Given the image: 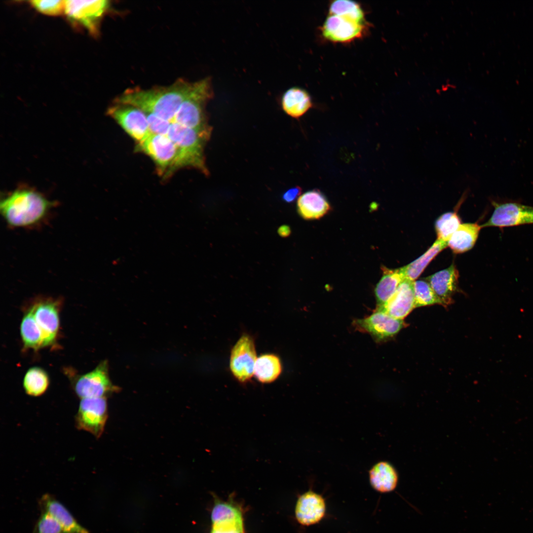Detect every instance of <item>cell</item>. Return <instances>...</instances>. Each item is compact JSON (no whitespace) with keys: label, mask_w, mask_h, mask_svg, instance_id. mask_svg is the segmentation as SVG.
<instances>
[{"label":"cell","mask_w":533,"mask_h":533,"mask_svg":"<svg viewBox=\"0 0 533 533\" xmlns=\"http://www.w3.org/2000/svg\"><path fill=\"white\" fill-rule=\"evenodd\" d=\"M195 82L178 79L170 85L144 89L130 88L114 100V103L131 105L146 113L155 114L172 121L182 103L192 91Z\"/></svg>","instance_id":"6da1fadb"},{"label":"cell","mask_w":533,"mask_h":533,"mask_svg":"<svg viewBox=\"0 0 533 533\" xmlns=\"http://www.w3.org/2000/svg\"><path fill=\"white\" fill-rule=\"evenodd\" d=\"M54 205L42 193L23 187L8 193L1 200L0 211L9 226L26 228L42 221Z\"/></svg>","instance_id":"7a4b0ae2"},{"label":"cell","mask_w":533,"mask_h":533,"mask_svg":"<svg viewBox=\"0 0 533 533\" xmlns=\"http://www.w3.org/2000/svg\"><path fill=\"white\" fill-rule=\"evenodd\" d=\"M211 135V133L200 132L175 122L171 123L167 136L175 144L177 150L172 174L178 170L188 168L196 169L205 176L209 175L204 148Z\"/></svg>","instance_id":"3957f363"},{"label":"cell","mask_w":533,"mask_h":533,"mask_svg":"<svg viewBox=\"0 0 533 533\" xmlns=\"http://www.w3.org/2000/svg\"><path fill=\"white\" fill-rule=\"evenodd\" d=\"M214 93L211 78L208 76L195 82L190 94L182 103L172 122L200 132H212L206 107Z\"/></svg>","instance_id":"277c9868"},{"label":"cell","mask_w":533,"mask_h":533,"mask_svg":"<svg viewBox=\"0 0 533 533\" xmlns=\"http://www.w3.org/2000/svg\"><path fill=\"white\" fill-rule=\"evenodd\" d=\"M135 150L146 154L152 159L157 174L163 179L172 175L177 150L167 135L151 134L143 141L137 144Z\"/></svg>","instance_id":"5b68a950"},{"label":"cell","mask_w":533,"mask_h":533,"mask_svg":"<svg viewBox=\"0 0 533 533\" xmlns=\"http://www.w3.org/2000/svg\"><path fill=\"white\" fill-rule=\"evenodd\" d=\"M109 6V1L105 0H65V13L73 23L83 26L96 36L99 22Z\"/></svg>","instance_id":"8992f818"},{"label":"cell","mask_w":533,"mask_h":533,"mask_svg":"<svg viewBox=\"0 0 533 533\" xmlns=\"http://www.w3.org/2000/svg\"><path fill=\"white\" fill-rule=\"evenodd\" d=\"M107 114L133 139L137 144L145 140L151 134L146 113L135 107L114 103Z\"/></svg>","instance_id":"52a82bcc"},{"label":"cell","mask_w":533,"mask_h":533,"mask_svg":"<svg viewBox=\"0 0 533 533\" xmlns=\"http://www.w3.org/2000/svg\"><path fill=\"white\" fill-rule=\"evenodd\" d=\"M107 412L105 397L81 399L75 416L76 426L99 438L104 430Z\"/></svg>","instance_id":"ba28073f"},{"label":"cell","mask_w":533,"mask_h":533,"mask_svg":"<svg viewBox=\"0 0 533 533\" xmlns=\"http://www.w3.org/2000/svg\"><path fill=\"white\" fill-rule=\"evenodd\" d=\"M210 533H244L242 510L230 497L227 501L214 496Z\"/></svg>","instance_id":"9c48e42d"},{"label":"cell","mask_w":533,"mask_h":533,"mask_svg":"<svg viewBox=\"0 0 533 533\" xmlns=\"http://www.w3.org/2000/svg\"><path fill=\"white\" fill-rule=\"evenodd\" d=\"M257 359L254 339L242 335L231 351L229 366L233 376L242 383L249 381L254 375Z\"/></svg>","instance_id":"30bf717a"},{"label":"cell","mask_w":533,"mask_h":533,"mask_svg":"<svg viewBox=\"0 0 533 533\" xmlns=\"http://www.w3.org/2000/svg\"><path fill=\"white\" fill-rule=\"evenodd\" d=\"M73 387L76 395L81 399L105 397L114 390L109 377L107 362H102L91 372L78 376Z\"/></svg>","instance_id":"8fae6325"},{"label":"cell","mask_w":533,"mask_h":533,"mask_svg":"<svg viewBox=\"0 0 533 533\" xmlns=\"http://www.w3.org/2000/svg\"><path fill=\"white\" fill-rule=\"evenodd\" d=\"M353 324L358 330L371 335L378 342L391 339L406 327L403 320L395 318L378 310H375L368 317L355 320Z\"/></svg>","instance_id":"7c38bea8"},{"label":"cell","mask_w":533,"mask_h":533,"mask_svg":"<svg viewBox=\"0 0 533 533\" xmlns=\"http://www.w3.org/2000/svg\"><path fill=\"white\" fill-rule=\"evenodd\" d=\"M494 211L490 219L481 228H499L533 224V207L517 203L499 204L493 202Z\"/></svg>","instance_id":"4fadbf2b"},{"label":"cell","mask_w":533,"mask_h":533,"mask_svg":"<svg viewBox=\"0 0 533 533\" xmlns=\"http://www.w3.org/2000/svg\"><path fill=\"white\" fill-rule=\"evenodd\" d=\"M366 23L349 18L329 14L321 27L322 34L327 40L347 42L363 36Z\"/></svg>","instance_id":"5bb4252c"},{"label":"cell","mask_w":533,"mask_h":533,"mask_svg":"<svg viewBox=\"0 0 533 533\" xmlns=\"http://www.w3.org/2000/svg\"><path fill=\"white\" fill-rule=\"evenodd\" d=\"M31 307L35 319L43 333L44 346L52 344L59 329V303L52 300H40Z\"/></svg>","instance_id":"9a60e30c"},{"label":"cell","mask_w":533,"mask_h":533,"mask_svg":"<svg viewBox=\"0 0 533 533\" xmlns=\"http://www.w3.org/2000/svg\"><path fill=\"white\" fill-rule=\"evenodd\" d=\"M413 282L405 278L390 300L376 310L384 312L395 318L403 320L416 308Z\"/></svg>","instance_id":"2e32d148"},{"label":"cell","mask_w":533,"mask_h":533,"mask_svg":"<svg viewBox=\"0 0 533 533\" xmlns=\"http://www.w3.org/2000/svg\"><path fill=\"white\" fill-rule=\"evenodd\" d=\"M38 506L41 512L48 513L59 523L65 533H89L53 495H43L38 501Z\"/></svg>","instance_id":"e0dca14e"},{"label":"cell","mask_w":533,"mask_h":533,"mask_svg":"<svg viewBox=\"0 0 533 533\" xmlns=\"http://www.w3.org/2000/svg\"><path fill=\"white\" fill-rule=\"evenodd\" d=\"M458 277V271L453 264L426 278L440 305L447 306L453 302V296L457 290Z\"/></svg>","instance_id":"ac0fdd59"},{"label":"cell","mask_w":533,"mask_h":533,"mask_svg":"<svg viewBox=\"0 0 533 533\" xmlns=\"http://www.w3.org/2000/svg\"><path fill=\"white\" fill-rule=\"evenodd\" d=\"M325 509L322 496L310 490L298 498L295 508L296 517L303 525H313L323 518Z\"/></svg>","instance_id":"d6986e66"},{"label":"cell","mask_w":533,"mask_h":533,"mask_svg":"<svg viewBox=\"0 0 533 533\" xmlns=\"http://www.w3.org/2000/svg\"><path fill=\"white\" fill-rule=\"evenodd\" d=\"M325 196L319 190H313L301 195L297 200V210L305 220L319 219L331 210Z\"/></svg>","instance_id":"ffe728a7"},{"label":"cell","mask_w":533,"mask_h":533,"mask_svg":"<svg viewBox=\"0 0 533 533\" xmlns=\"http://www.w3.org/2000/svg\"><path fill=\"white\" fill-rule=\"evenodd\" d=\"M281 105L287 114L294 118H299L312 107V101L306 90L300 87H293L283 93Z\"/></svg>","instance_id":"44dd1931"},{"label":"cell","mask_w":533,"mask_h":533,"mask_svg":"<svg viewBox=\"0 0 533 533\" xmlns=\"http://www.w3.org/2000/svg\"><path fill=\"white\" fill-rule=\"evenodd\" d=\"M371 486L381 493L393 491L398 481L397 472L394 467L386 461H381L374 465L369 471Z\"/></svg>","instance_id":"7402d4cb"},{"label":"cell","mask_w":533,"mask_h":533,"mask_svg":"<svg viewBox=\"0 0 533 533\" xmlns=\"http://www.w3.org/2000/svg\"><path fill=\"white\" fill-rule=\"evenodd\" d=\"M381 269L382 276L375 290L377 308L383 306L390 300L405 279L400 268L389 269L382 266Z\"/></svg>","instance_id":"603a6c76"},{"label":"cell","mask_w":533,"mask_h":533,"mask_svg":"<svg viewBox=\"0 0 533 533\" xmlns=\"http://www.w3.org/2000/svg\"><path fill=\"white\" fill-rule=\"evenodd\" d=\"M481 226L477 223L460 224L448 241V246L455 253H462L470 250L475 244Z\"/></svg>","instance_id":"cb8c5ba5"},{"label":"cell","mask_w":533,"mask_h":533,"mask_svg":"<svg viewBox=\"0 0 533 533\" xmlns=\"http://www.w3.org/2000/svg\"><path fill=\"white\" fill-rule=\"evenodd\" d=\"M447 246V242L437 239L423 254L409 264L400 268L404 278L414 281L430 262Z\"/></svg>","instance_id":"d4e9b609"},{"label":"cell","mask_w":533,"mask_h":533,"mask_svg":"<svg viewBox=\"0 0 533 533\" xmlns=\"http://www.w3.org/2000/svg\"><path fill=\"white\" fill-rule=\"evenodd\" d=\"M20 334L24 348L37 350L45 347L43 333L35 319L31 307L22 319Z\"/></svg>","instance_id":"484cf974"},{"label":"cell","mask_w":533,"mask_h":533,"mask_svg":"<svg viewBox=\"0 0 533 533\" xmlns=\"http://www.w3.org/2000/svg\"><path fill=\"white\" fill-rule=\"evenodd\" d=\"M282 371L279 357L272 354H265L256 360L254 375L261 382L270 383L276 380Z\"/></svg>","instance_id":"4316f807"},{"label":"cell","mask_w":533,"mask_h":533,"mask_svg":"<svg viewBox=\"0 0 533 533\" xmlns=\"http://www.w3.org/2000/svg\"><path fill=\"white\" fill-rule=\"evenodd\" d=\"M49 383L47 373L40 367L30 368L24 377V390L28 395L32 396L37 397L42 395L47 390Z\"/></svg>","instance_id":"83f0119b"},{"label":"cell","mask_w":533,"mask_h":533,"mask_svg":"<svg viewBox=\"0 0 533 533\" xmlns=\"http://www.w3.org/2000/svg\"><path fill=\"white\" fill-rule=\"evenodd\" d=\"M329 11L330 14L343 16L359 22L366 23L362 8L354 1L335 0L331 3Z\"/></svg>","instance_id":"f1b7e54d"},{"label":"cell","mask_w":533,"mask_h":533,"mask_svg":"<svg viewBox=\"0 0 533 533\" xmlns=\"http://www.w3.org/2000/svg\"><path fill=\"white\" fill-rule=\"evenodd\" d=\"M461 221L456 212H449L441 215L437 219L435 228L438 239L448 241L460 226Z\"/></svg>","instance_id":"f546056e"},{"label":"cell","mask_w":533,"mask_h":533,"mask_svg":"<svg viewBox=\"0 0 533 533\" xmlns=\"http://www.w3.org/2000/svg\"><path fill=\"white\" fill-rule=\"evenodd\" d=\"M413 288L416 307L435 304L440 305V302L426 279L414 281Z\"/></svg>","instance_id":"4dcf8cb0"},{"label":"cell","mask_w":533,"mask_h":533,"mask_svg":"<svg viewBox=\"0 0 533 533\" xmlns=\"http://www.w3.org/2000/svg\"><path fill=\"white\" fill-rule=\"evenodd\" d=\"M38 12L49 16H57L65 12V0H34L30 1Z\"/></svg>","instance_id":"1f68e13d"},{"label":"cell","mask_w":533,"mask_h":533,"mask_svg":"<svg viewBox=\"0 0 533 533\" xmlns=\"http://www.w3.org/2000/svg\"><path fill=\"white\" fill-rule=\"evenodd\" d=\"M32 533H65L59 523L47 513L41 512Z\"/></svg>","instance_id":"d6a6232c"},{"label":"cell","mask_w":533,"mask_h":533,"mask_svg":"<svg viewBox=\"0 0 533 533\" xmlns=\"http://www.w3.org/2000/svg\"><path fill=\"white\" fill-rule=\"evenodd\" d=\"M146 114L149 129L151 134L167 135L171 121L152 114L146 113Z\"/></svg>","instance_id":"836d02e7"},{"label":"cell","mask_w":533,"mask_h":533,"mask_svg":"<svg viewBox=\"0 0 533 533\" xmlns=\"http://www.w3.org/2000/svg\"><path fill=\"white\" fill-rule=\"evenodd\" d=\"M302 192V189L299 186H295L287 190L282 195L283 200L287 202H294L299 197Z\"/></svg>","instance_id":"e575fe53"},{"label":"cell","mask_w":533,"mask_h":533,"mask_svg":"<svg viewBox=\"0 0 533 533\" xmlns=\"http://www.w3.org/2000/svg\"><path fill=\"white\" fill-rule=\"evenodd\" d=\"M278 233L281 237H287L291 233V229L289 226L283 225L278 228Z\"/></svg>","instance_id":"d590c367"}]
</instances>
